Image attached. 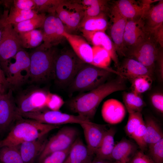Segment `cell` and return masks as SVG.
<instances>
[{"label":"cell","instance_id":"cell-1","mask_svg":"<svg viewBox=\"0 0 163 163\" xmlns=\"http://www.w3.org/2000/svg\"><path fill=\"white\" fill-rule=\"evenodd\" d=\"M125 79L118 75L88 92L74 97L68 102L70 109L78 115L91 121L102 101L112 93L123 91L127 88Z\"/></svg>","mask_w":163,"mask_h":163},{"label":"cell","instance_id":"cell-2","mask_svg":"<svg viewBox=\"0 0 163 163\" xmlns=\"http://www.w3.org/2000/svg\"><path fill=\"white\" fill-rule=\"evenodd\" d=\"M12 128L7 136L0 141V148L4 146H16L21 143L41 138L59 125L42 123L35 120L21 119Z\"/></svg>","mask_w":163,"mask_h":163},{"label":"cell","instance_id":"cell-3","mask_svg":"<svg viewBox=\"0 0 163 163\" xmlns=\"http://www.w3.org/2000/svg\"><path fill=\"white\" fill-rule=\"evenodd\" d=\"M58 51L43 43L30 54V76L32 82H42L54 78L56 58Z\"/></svg>","mask_w":163,"mask_h":163},{"label":"cell","instance_id":"cell-4","mask_svg":"<svg viewBox=\"0 0 163 163\" xmlns=\"http://www.w3.org/2000/svg\"><path fill=\"white\" fill-rule=\"evenodd\" d=\"M30 54L21 49L14 56L0 62L8 88L16 89L25 82L30 76Z\"/></svg>","mask_w":163,"mask_h":163},{"label":"cell","instance_id":"cell-5","mask_svg":"<svg viewBox=\"0 0 163 163\" xmlns=\"http://www.w3.org/2000/svg\"><path fill=\"white\" fill-rule=\"evenodd\" d=\"M85 63L72 49H64L58 52L54 67L56 83L61 87L69 86Z\"/></svg>","mask_w":163,"mask_h":163},{"label":"cell","instance_id":"cell-6","mask_svg":"<svg viewBox=\"0 0 163 163\" xmlns=\"http://www.w3.org/2000/svg\"><path fill=\"white\" fill-rule=\"evenodd\" d=\"M112 73L110 70L86 63L69 85V91H90L105 82Z\"/></svg>","mask_w":163,"mask_h":163},{"label":"cell","instance_id":"cell-7","mask_svg":"<svg viewBox=\"0 0 163 163\" xmlns=\"http://www.w3.org/2000/svg\"><path fill=\"white\" fill-rule=\"evenodd\" d=\"M158 46H160L149 34L139 44L127 50L125 58L138 61L154 73L155 62L160 47Z\"/></svg>","mask_w":163,"mask_h":163},{"label":"cell","instance_id":"cell-8","mask_svg":"<svg viewBox=\"0 0 163 163\" xmlns=\"http://www.w3.org/2000/svg\"><path fill=\"white\" fill-rule=\"evenodd\" d=\"M50 93L39 88L29 89L21 93L17 101L19 115L21 113L46 110Z\"/></svg>","mask_w":163,"mask_h":163},{"label":"cell","instance_id":"cell-9","mask_svg":"<svg viewBox=\"0 0 163 163\" xmlns=\"http://www.w3.org/2000/svg\"><path fill=\"white\" fill-rule=\"evenodd\" d=\"M19 115L42 123L56 125L67 123L80 124L91 122L79 115L75 116L63 113L59 111L50 110L23 113L20 114Z\"/></svg>","mask_w":163,"mask_h":163},{"label":"cell","instance_id":"cell-10","mask_svg":"<svg viewBox=\"0 0 163 163\" xmlns=\"http://www.w3.org/2000/svg\"><path fill=\"white\" fill-rule=\"evenodd\" d=\"M56 14L69 32L78 28L84 16V9L80 1L64 0L56 8Z\"/></svg>","mask_w":163,"mask_h":163},{"label":"cell","instance_id":"cell-11","mask_svg":"<svg viewBox=\"0 0 163 163\" xmlns=\"http://www.w3.org/2000/svg\"><path fill=\"white\" fill-rule=\"evenodd\" d=\"M78 131L71 126H64L48 140L43 151L38 157L40 162L50 154L65 150L70 147L77 139Z\"/></svg>","mask_w":163,"mask_h":163},{"label":"cell","instance_id":"cell-12","mask_svg":"<svg viewBox=\"0 0 163 163\" xmlns=\"http://www.w3.org/2000/svg\"><path fill=\"white\" fill-rule=\"evenodd\" d=\"M108 15L111 39L118 56L125 57L123 37L127 19L123 17L110 3Z\"/></svg>","mask_w":163,"mask_h":163},{"label":"cell","instance_id":"cell-13","mask_svg":"<svg viewBox=\"0 0 163 163\" xmlns=\"http://www.w3.org/2000/svg\"><path fill=\"white\" fill-rule=\"evenodd\" d=\"M23 49L19 35L11 24L5 26L0 43V62L14 56Z\"/></svg>","mask_w":163,"mask_h":163},{"label":"cell","instance_id":"cell-14","mask_svg":"<svg viewBox=\"0 0 163 163\" xmlns=\"http://www.w3.org/2000/svg\"><path fill=\"white\" fill-rule=\"evenodd\" d=\"M42 28L43 44L46 46L54 47L64 38L65 26L56 14L46 16Z\"/></svg>","mask_w":163,"mask_h":163},{"label":"cell","instance_id":"cell-15","mask_svg":"<svg viewBox=\"0 0 163 163\" xmlns=\"http://www.w3.org/2000/svg\"><path fill=\"white\" fill-rule=\"evenodd\" d=\"M10 89L7 93L0 94V132L5 131L20 116Z\"/></svg>","mask_w":163,"mask_h":163},{"label":"cell","instance_id":"cell-16","mask_svg":"<svg viewBox=\"0 0 163 163\" xmlns=\"http://www.w3.org/2000/svg\"><path fill=\"white\" fill-rule=\"evenodd\" d=\"M149 34L145 31L141 18L127 19L123 37L125 56L127 50L139 44Z\"/></svg>","mask_w":163,"mask_h":163},{"label":"cell","instance_id":"cell-17","mask_svg":"<svg viewBox=\"0 0 163 163\" xmlns=\"http://www.w3.org/2000/svg\"><path fill=\"white\" fill-rule=\"evenodd\" d=\"M84 132L89 154L94 156L100 145L107 128V125L100 124L89 122L80 124Z\"/></svg>","mask_w":163,"mask_h":163},{"label":"cell","instance_id":"cell-18","mask_svg":"<svg viewBox=\"0 0 163 163\" xmlns=\"http://www.w3.org/2000/svg\"><path fill=\"white\" fill-rule=\"evenodd\" d=\"M83 36L93 46H100L107 50L110 54L111 60L117 69L120 62L113 43L105 31H90L80 30Z\"/></svg>","mask_w":163,"mask_h":163},{"label":"cell","instance_id":"cell-19","mask_svg":"<svg viewBox=\"0 0 163 163\" xmlns=\"http://www.w3.org/2000/svg\"><path fill=\"white\" fill-rule=\"evenodd\" d=\"M125 79L130 81L140 76H149L152 77L153 73L147 67L134 59L126 57L120 63L117 71Z\"/></svg>","mask_w":163,"mask_h":163},{"label":"cell","instance_id":"cell-20","mask_svg":"<svg viewBox=\"0 0 163 163\" xmlns=\"http://www.w3.org/2000/svg\"><path fill=\"white\" fill-rule=\"evenodd\" d=\"M63 36L68 42L76 55L85 63L91 64L92 61V47L83 38L65 31Z\"/></svg>","mask_w":163,"mask_h":163},{"label":"cell","instance_id":"cell-21","mask_svg":"<svg viewBox=\"0 0 163 163\" xmlns=\"http://www.w3.org/2000/svg\"><path fill=\"white\" fill-rule=\"evenodd\" d=\"M102 117L107 123L111 124L121 122L125 117L126 111L124 106L119 101L110 99L103 103L101 110Z\"/></svg>","mask_w":163,"mask_h":163},{"label":"cell","instance_id":"cell-22","mask_svg":"<svg viewBox=\"0 0 163 163\" xmlns=\"http://www.w3.org/2000/svg\"><path fill=\"white\" fill-rule=\"evenodd\" d=\"M112 4L127 19L140 18L144 11L151 5L143 4L141 0H118L113 1Z\"/></svg>","mask_w":163,"mask_h":163},{"label":"cell","instance_id":"cell-23","mask_svg":"<svg viewBox=\"0 0 163 163\" xmlns=\"http://www.w3.org/2000/svg\"><path fill=\"white\" fill-rule=\"evenodd\" d=\"M141 18L145 31L149 34L163 24V1L151 5L144 11Z\"/></svg>","mask_w":163,"mask_h":163},{"label":"cell","instance_id":"cell-24","mask_svg":"<svg viewBox=\"0 0 163 163\" xmlns=\"http://www.w3.org/2000/svg\"><path fill=\"white\" fill-rule=\"evenodd\" d=\"M46 135L18 145L24 163H34L44 149L48 140Z\"/></svg>","mask_w":163,"mask_h":163},{"label":"cell","instance_id":"cell-25","mask_svg":"<svg viewBox=\"0 0 163 163\" xmlns=\"http://www.w3.org/2000/svg\"><path fill=\"white\" fill-rule=\"evenodd\" d=\"M93 156L89 154L82 141L78 138L72 145L63 163H91Z\"/></svg>","mask_w":163,"mask_h":163},{"label":"cell","instance_id":"cell-26","mask_svg":"<svg viewBox=\"0 0 163 163\" xmlns=\"http://www.w3.org/2000/svg\"><path fill=\"white\" fill-rule=\"evenodd\" d=\"M137 145L125 138L115 144L112 152L111 160L117 163L124 159L127 161L137 151Z\"/></svg>","mask_w":163,"mask_h":163},{"label":"cell","instance_id":"cell-27","mask_svg":"<svg viewBox=\"0 0 163 163\" xmlns=\"http://www.w3.org/2000/svg\"><path fill=\"white\" fill-rule=\"evenodd\" d=\"M116 133V129L113 127L109 128L107 130L95 153V157L112 161L111 156L115 144L114 137Z\"/></svg>","mask_w":163,"mask_h":163},{"label":"cell","instance_id":"cell-28","mask_svg":"<svg viewBox=\"0 0 163 163\" xmlns=\"http://www.w3.org/2000/svg\"><path fill=\"white\" fill-rule=\"evenodd\" d=\"M107 16V14L102 13L95 16L84 17L78 28L90 31H105L109 25Z\"/></svg>","mask_w":163,"mask_h":163},{"label":"cell","instance_id":"cell-29","mask_svg":"<svg viewBox=\"0 0 163 163\" xmlns=\"http://www.w3.org/2000/svg\"><path fill=\"white\" fill-rule=\"evenodd\" d=\"M81 3L84 9V17L95 16L102 13L108 14L110 1L106 0H83Z\"/></svg>","mask_w":163,"mask_h":163},{"label":"cell","instance_id":"cell-30","mask_svg":"<svg viewBox=\"0 0 163 163\" xmlns=\"http://www.w3.org/2000/svg\"><path fill=\"white\" fill-rule=\"evenodd\" d=\"M144 122L145 132L144 140L147 146L155 143L163 138L161 128L155 119L150 117H147Z\"/></svg>","mask_w":163,"mask_h":163},{"label":"cell","instance_id":"cell-31","mask_svg":"<svg viewBox=\"0 0 163 163\" xmlns=\"http://www.w3.org/2000/svg\"><path fill=\"white\" fill-rule=\"evenodd\" d=\"M92 61L91 65L96 67L107 69L114 73L121 76L120 73L110 68L109 66L111 59L108 52L103 47L97 46L92 47Z\"/></svg>","mask_w":163,"mask_h":163},{"label":"cell","instance_id":"cell-32","mask_svg":"<svg viewBox=\"0 0 163 163\" xmlns=\"http://www.w3.org/2000/svg\"><path fill=\"white\" fill-rule=\"evenodd\" d=\"M46 17L45 13H40L34 18L12 25L18 33L42 28Z\"/></svg>","mask_w":163,"mask_h":163},{"label":"cell","instance_id":"cell-33","mask_svg":"<svg viewBox=\"0 0 163 163\" xmlns=\"http://www.w3.org/2000/svg\"><path fill=\"white\" fill-rule=\"evenodd\" d=\"M38 14L35 10H23L12 6L10 9L4 25L5 26L9 24H17L36 17Z\"/></svg>","mask_w":163,"mask_h":163},{"label":"cell","instance_id":"cell-34","mask_svg":"<svg viewBox=\"0 0 163 163\" xmlns=\"http://www.w3.org/2000/svg\"><path fill=\"white\" fill-rule=\"evenodd\" d=\"M23 48H35L43 41L42 30L35 29L18 33Z\"/></svg>","mask_w":163,"mask_h":163},{"label":"cell","instance_id":"cell-35","mask_svg":"<svg viewBox=\"0 0 163 163\" xmlns=\"http://www.w3.org/2000/svg\"><path fill=\"white\" fill-rule=\"evenodd\" d=\"M123 100L129 113L141 112L145 105L140 95L132 91L124 92L123 95Z\"/></svg>","mask_w":163,"mask_h":163},{"label":"cell","instance_id":"cell-36","mask_svg":"<svg viewBox=\"0 0 163 163\" xmlns=\"http://www.w3.org/2000/svg\"><path fill=\"white\" fill-rule=\"evenodd\" d=\"M0 161L2 163H24L18 146L0 148Z\"/></svg>","mask_w":163,"mask_h":163},{"label":"cell","instance_id":"cell-37","mask_svg":"<svg viewBox=\"0 0 163 163\" xmlns=\"http://www.w3.org/2000/svg\"><path fill=\"white\" fill-rule=\"evenodd\" d=\"M36 4L35 10L39 14L45 13L55 14L58 7L64 0H34Z\"/></svg>","mask_w":163,"mask_h":163},{"label":"cell","instance_id":"cell-38","mask_svg":"<svg viewBox=\"0 0 163 163\" xmlns=\"http://www.w3.org/2000/svg\"><path fill=\"white\" fill-rule=\"evenodd\" d=\"M152 76H143L137 77L131 81L132 92L140 95L150 88L152 82Z\"/></svg>","mask_w":163,"mask_h":163},{"label":"cell","instance_id":"cell-39","mask_svg":"<svg viewBox=\"0 0 163 163\" xmlns=\"http://www.w3.org/2000/svg\"><path fill=\"white\" fill-rule=\"evenodd\" d=\"M144 122V121L141 112L129 113L128 121L125 127L126 133L130 137L135 130Z\"/></svg>","mask_w":163,"mask_h":163},{"label":"cell","instance_id":"cell-40","mask_svg":"<svg viewBox=\"0 0 163 163\" xmlns=\"http://www.w3.org/2000/svg\"><path fill=\"white\" fill-rule=\"evenodd\" d=\"M148 146V155L154 163L163 162V138Z\"/></svg>","mask_w":163,"mask_h":163},{"label":"cell","instance_id":"cell-41","mask_svg":"<svg viewBox=\"0 0 163 163\" xmlns=\"http://www.w3.org/2000/svg\"><path fill=\"white\" fill-rule=\"evenodd\" d=\"M145 132V126L144 122L135 130L130 137L134 140L140 150L143 152L148 146L144 140Z\"/></svg>","mask_w":163,"mask_h":163},{"label":"cell","instance_id":"cell-42","mask_svg":"<svg viewBox=\"0 0 163 163\" xmlns=\"http://www.w3.org/2000/svg\"><path fill=\"white\" fill-rule=\"evenodd\" d=\"M72 145L65 150L50 154L39 163H63L68 155Z\"/></svg>","mask_w":163,"mask_h":163},{"label":"cell","instance_id":"cell-43","mask_svg":"<svg viewBox=\"0 0 163 163\" xmlns=\"http://www.w3.org/2000/svg\"><path fill=\"white\" fill-rule=\"evenodd\" d=\"M126 163H154L151 158L141 150L137 151Z\"/></svg>","mask_w":163,"mask_h":163},{"label":"cell","instance_id":"cell-44","mask_svg":"<svg viewBox=\"0 0 163 163\" xmlns=\"http://www.w3.org/2000/svg\"><path fill=\"white\" fill-rule=\"evenodd\" d=\"M64 103L63 100L60 96L50 93L47 107L50 110L59 111Z\"/></svg>","mask_w":163,"mask_h":163},{"label":"cell","instance_id":"cell-45","mask_svg":"<svg viewBox=\"0 0 163 163\" xmlns=\"http://www.w3.org/2000/svg\"><path fill=\"white\" fill-rule=\"evenodd\" d=\"M13 6L17 9L25 11L35 10L36 8L34 0H14Z\"/></svg>","mask_w":163,"mask_h":163},{"label":"cell","instance_id":"cell-46","mask_svg":"<svg viewBox=\"0 0 163 163\" xmlns=\"http://www.w3.org/2000/svg\"><path fill=\"white\" fill-rule=\"evenodd\" d=\"M152 105L159 112L163 113V94L161 93H155L152 94L150 97Z\"/></svg>","mask_w":163,"mask_h":163},{"label":"cell","instance_id":"cell-47","mask_svg":"<svg viewBox=\"0 0 163 163\" xmlns=\"http://www.w3.org/2000/svg\"><path fill=\"white\" fill-rule=\"evenodd\" d=\"M160 47L163 48V24L149 34Z\"/></svg>","mask_w":163,"mask_h":163},{"label":"cell","instance_id":"cell-48","mask_svg":"<svg viewBox=\"0 0 163 163\" xmlns=\"http://www.w3.org/2000/svg\"><path fill=\"white\" fill-rule=\"evenodd\" d=\"M157 64V71L159 79L163 80V48L160 47L158 51L155 63Z\"/></svg>","mask_w":163,"mask_h":163},{"label":"cell","instance_id":"cell-49","mask_svg":"<svg viewBox=\"0 0 163 163\" xmlns=\"http://www.w3.org/2000/svg\"><path fill=\"white\" fill-rule=\"evenodd\" d=\"M8 88L7 80L3 71L1 68L0 62V93L3 94Z\"/></svg>","mask_w":163,"mask_h":163},{"label":"cell","instance_id":"cell-50","mask_svg":"<svg viewBox=\"0 0 163 163\" xmlns=\"http://www.w3.org/2000/svg\"><path fill=\"white\" fill-rule=\"evenodd\" d=\"M9 12L8 10H5L3 12L0 10V43L2 32L5 27L4 24L8 15Z\"/></svg>","mask_w":163,"mask_h":163},{"label":"cell","instance_id":"cell-51","mask_svg":"<svg viewBox=\"0 0 163 163\" xmlns=\"http://www.w3.org/2000/svg\"><path fill=\"white\" fill-rule=\"evenodd\" d=\"M91 163H118L115 161L99 159L94 157Z\"/></svg>","mask_w":163,"mask_h":163},{"label":"cell","instance_id":"cell-52","mask_svg":"<svg viewBox=\"0 0 163 163\" xmlns=\"http://www.w3.org/2000/svg\"><path fill=\"white\" fill-rule=\"evenodd\" d=\"M127 160L125 159L122 160L120 162L118 163H126Z\"/></svg>","mask_w":163,"mask_h":163},{"label":"cell","instance_id":"cell-53","mask_svg":"<svg viewBox=\"0 0 163 163\" xmlns=\"http://www.w3.org/2000/svg\"><path fill=\"white\" fill-rule=\"evenodd\" d=\"M2 0H0V5L1 4H2Z\"/></svg>","mask_w":163,"mask_h":163},{"label":"cell","instance_id":"cell-54","mask_svg":"<svg viewBox=\"0 0 163 163\" xmlns=\"http://www.w3.org/2000/svg\"><path fill=\"white\" fill-rule=\"evenodd\" d=\"M0 163H2L0 162Z\"/></svg>","mask_w":163,"mask_h":163},{"label":"cell","instance_id":"cell-55","mask_svg":"<svg viewBox=\"0 0 163 163\" xmlns=\"http://www.w3.org/2000/svg\"><path fill=\"white\" fill-rule=\"evenodd\" d=\"M0 94H1V93H0Z\"/></svg>","mask_w":163,"mask_h":163},{"label":"cell","instance_id":"cell-56","mask_svg":"<svg viewBox=\"0 0 163 163\" xmlns=\"http://www.w3.org/2000/svg\"></svg>","mask_w":163,"mask_h":163}]
</instances>
